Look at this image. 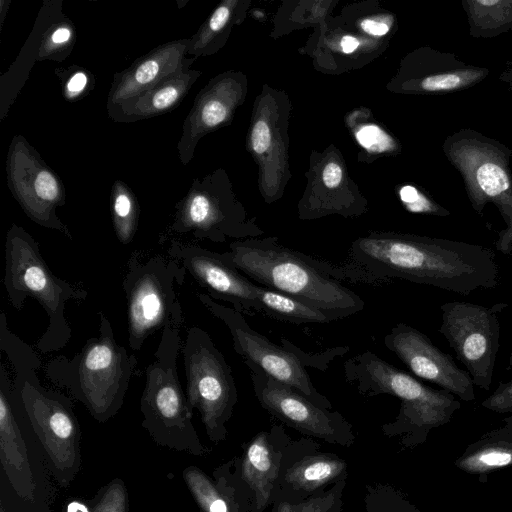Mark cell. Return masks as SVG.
Wrapping results in <instances>:
<instances>
[{"instance_id":"cell-22","label":"cell","mask_w":512,"mask_h":512,"mask_svg":"<svg viewBox=\"0 0 512 512\" xmlns=\"http://www.w3.org/2000/svg\"><path fill=\"white\" fill-rule=\"evenodd\" d=\"M90 509V512H128V492L123 480L114 478L101 487L90 501Z\"/></svg>"},{"instance_id":"cell-37","label":"cell","mask_w":512,"mask_h":512,"mask_svg":"<svg viewBox=\"0 0 512 512\" xmlns=\"http://www.w3.org/2000/svg\"><path fill=\"white\" fill-rule=\"evenodd\" d=\"M419 196L418 191L412 186H404L400 191L401 200L406 203L407 206L413 204Z\"/></svg>"},{"instance_id":"cell-21","label":"cell","mask_w":512,"mask_h":512,"mask_svg":"<svg viewBox=\"0 0 512 512\" xmlns=\"http://www.w3.org/2000/svg\"><path fill=\"white\" fill-rule=\"evenodd\" d=\"M175 53L163 50L152 57L146 58L122 81L114 92L113 99L123 100L133 97L134 94L140 93L155 82L158 77L168 73V68L172 64L167 63L177 60L171 59L172 56H175Z\"/></svg>"},{"instance_id":"cell-7","label":"cell","mask_w":512,"mask_h":512,"mask_svg":"<svg viewBox=\"0 0 512 512\" xmlns=\"http://www.w3.org/2000/svg\"><path fill=\"white\" fill-rule=\"evenodd\" d=\"M180 329L181 325H169L161 331L154 359L145 371L140 399L141 424L157 445L202 457L208 450L192 423V411L177 371Z\"/></svg>"},{"instance_id":"cell-18","label":"cell","mask_w":512,"mask_h":512,"mask_svg":"<svg viewBox=\"0 0 512 512\" xmlns=\"http://www.w3.org/2000/svg\"><path fill=\"white\" fill-rule=\"evenodd\" d=\"M257 303L259 313L292 324H325L333 320L321 310L283 294L257 284Z\"/></svg>"},{"instance_id":"cell-33","label":"cell","mask_w":512,"mask_h":512,"mask_svg":"<svg viewBox=\"0 0 512 512\" xmlns=\"http://www.w3.org/2000/svg\"><path fill=\"white\" fill-rule=\"evenodd\" d=\"M342 179V170L336 163H328L323 170V181L329 188L338 186Z\"/></svg>"},{"instance_id":"cell-8","label":"cell","mask_w":512,"mask_h":512,"mask_svg":"<svg viewBox=\"0 0 512 512\" xmlns=\"http://www.w3.org/2000/svg\"><path fill=\"white\" fill-rule=\"evenodd\" d=\"M186 270L175 260L153 255L145 260L134 252L122 282L127 302L128 346L139 351L145 341L169 325L183 324V313L175 290Z\"/></svg>"},{"instance_id":"cell-40","label":"cell","mask_w":512,"mask_h":512,"mask_svg":"<svg viewBox=\"0 0 512 512\" xmlns=\"http://www.w3.org/2000/svg\"><path fill=\"white\" fill-rule=\"evenodd\" d=\"M359 45L356 38L352 36H345L341 40V48L344 53H352Z\"/></svg>"},{"instance_id":"cell-34","label":"cell","mask_w":512,"mask_h":512,"mask_svg":"<svg viewBox=\"0 0 512 512\" xmlns=\"http://www.w3.org/2000/svg\"><path fill=\"white\" fill-rule=\"evenodd\" d=\"M229 14L230 11L226 6L217 8L209 20V28L212 31L222 29L229 18Z\"/></svg>"},{"instance_id":"cell-29","label":"cell","mask_w":512,"mask_h":512,"mask_svg":"<svg viewBox=\"0 0 512 512\" xmlns=\"http://www.w3.org/2000/svg\"><path fill=\"white\" fill-rule=\"evenodd\" d=\"M357 139L362 146L369 150L382 151L389 147L390 139L379 128L367 126L357 133Z\"/></svg>"},{"instance_id":"cell-42","label":"cell","mask_w":512,"mask_h":512,"mask_svg":"<svg viewBox=\"0 0 512 512\" xmlns=\"http://www.w3.org/2000/svg\"><path fill=\"white\" fill-rule=\"evenodd\" d=\"M509 365L512 366V347H511V352L509 355Z\"/></svg>"},{"instance_id":"cell-25","label":"cell","mask_w":512,"mask_h":512,"mask_svg":"<svg viewBox=\"0 0 512 512\" xmlns=\"http://www.w3.org/2000/svg\"><path fill=\"white\" fill-rule=\"evenodd\" d=\"M481 189L489 196H498L509 188V181L504 170L493 163L483 164L476 173Z\"/></svg>"},{"instance_id":"cell-35","label":"cell","mask_w":512,"mask_h":512,"mask_svg":"<svg viewBox=\"0 0 512 512\" xmlns=\"http://www.w3.org/2000/svg\"><path fill=\"white\" fill-rule=\"evenodd\" d=\"M361 27L368 34L375 35V36L385 35L389 30V27L387 24H385L383 22L371 20V19L363 20L361 23Z\"/></svg>"},{"instance_id":"cell-32","label":"cell","mask_w":512,"mask_h":512,"mask_svg":"<svg viewBox=\"0 0 512 512\" xmlns=\"http://www.w3.org/2000/svg\"><path fill=\"white\" fill-rule=\"evenodd\" d=\"M252 147L257 153H264L270 145V130L265 121L259 120L254 125L252 131Z\"/></svg>"},{"instance_id":"cell-39","label":"cell","mask_w":512,"mask_h":512,"mask_svg":"<svg viewBox=\"0 0 512 512\" xmlns=\"http://www.w3.org/2000/svg\"><path fill=\"white\" fill-rule=\"evenodd\" d=\"M70 36H71V32L68 28L60 27L53 32L51 39H52L53 43L61 44V43L68 41Z\"/></svg>"},{"instance_id":"cell-12","label":"cell","mask_w":512,"mask_h":512,"mask_svg":"<svg viewBox=\"0 0 512 512\" xmlns=\"http://www.w3.org/2000/svg\"><path fill=\"white\" fill-rule=\"evenodd\" d=\"M252 389L259 404L288 426L329 442L348 443L352 438L348 422L298 390L262 371L251 369Z\"/></svg>"},{"instance_id":"cell-9","label":"cell","mask_w":512,"mask_h":512,"mask_svg":"<svg viewBox=\"0 0 512 512\" xmlns=\"http://www.w3.org/2000/svg\"><path fill=\"white\" fill-rule=\"evenodd\" d=\"M186 374V399L189 409H197L209 439L218 443L227 433L238 400L230 365L202 328L188 329L182 347Z\"/></svg>"},{"instance_id":"cell-17","label":"cell","mask_w":512,"mask_h":512,"mask_svg":"<svg viewBox=\"0 0 512 512\" xmlns=\"http://www.w3.org/2000/svg\"><path fill=\"white\" fill-rule=\"evenodd\" d=\"M278 459L265 432L258 433L244 452L241 475L254 493L256 512L264 510L271 496L279 471Z\"/></svg>"},{"instance_id":"cell-16","label":"cell","mask_w":512,"mask_h":512,"mask_svg":"<svg viewBox=\"0 0 512 512\" xmlns=\"http://www.w3.org/2000/svg\"><path fill=\"white\" fill-rule=\"evenodd\" d=\"M502 423L469 444L454 461L455 467L486 483L492 472L512 466V416Z\"/></svg>"},{"instance_id":"cell-28","label":"cell","mask_w":512,"mask_h":512,"mask_svg":"<svg viewBox=\"0 0 512 512\" xmlns=\"http://www.w3.org/2000/svg\"><path fill=\"white\" fill-rule=\"evenodd\" d=\"M36 196L44 203H54L59 196L58 183L55 177L47 170H42L36 177L34 184Z\"/></svg>"},{"instance_id":"cell-43","label":"cell","mask_w":512,"mask_h":512,"mask_svg":"<svg viewBox=\"0 0 512 512\" xmlns=\"http://www.w3.org/2000/svg\"><path fill=\"white\" fill-rule=\"evenodd\" d=\"M0 512H7L3 505L0 506Z\"/></svg>"},{"instance_id":"cell-19","label":"cell","mask_w":512,"mask_h":512,"mask_svg":"<svg viewBox=\"0 0 512 512\" xmlns=\"http://www.w3.org/2000/svg\"><path fill=\"white\" fill-rule=\"evenodd\" d=\"M182 476L202 512H239L230 487L221 477L213 480L193 465L186 467Z\"/></svg>"},{"instance_id":"cell-27","label":"cell","mask_w":512,"mask_h":512,"mask_svg":"<svg viewBox=\"0 0 512 512\" xmlns=\"http://www.w3.org/2000/svg\"><path fill=\"white\" fill-rule=\"evenodd\" d=\"M333 503V495L326 494L300 504L281 503L278 512H330Z\"/></svg>"},{"instance_id":"cell-41","label":"cell","mask_w":512,"mask_h":512,"mask_svg":"<svg viewBox=\"0 0 512 512\" xmlns=\"http://www.w3.org/2000/svg\"><path fill=\"white\" fill-rule=\"evenodd\" d=\"M478 3L485 6H492L498 4L499 2L497 0H480Z\"/></svg>"},{"instance_id":"cell-23","label":"cell","mask_w":512,"mask_h":512,"mask_svg":"<svg viewBox=\"0 0 512 512\" xmlns=\"http://www.w3.org/2000/svg\"><path fill=\"white\" fill-rule=\"evenodd\" d=\"M186 88L183 79L170 80L160 88L148 91L139 100L145 99V105L138 108L143 113L159 112L168 109L177 102Z\"/></svg>"},{"instance_id":"cell-10","label":"cell","mask_w":512,"mask_h":512,"mask_svg":"<svg viewBox=\"0 0 512 512\" xmlns=\"http://www.w3.org/2000/svg\"><path fill=\"white\" fill-rule=\"evenodd\" d=\"M508 307L498 302L490 307L452 301L441 305L439 332L466 367L474 385L489 390L500 346V313Z\"/></svg>"},{"instance_id":"cell-30","label":"cell","mask_w":512,"mask_h":512,"mask_svg":"<svg viewBox=\"0 0 512 512\" xmlns=\"http://www.w3.org/2000/svg\"><path fill=\"white\" fill-rule=\"evenodd\" d=\"M462 78L457 74H441L425 78L422 88L428 91L453 89L461 85Z\"/></svg>"},{"instance_id":"cell-6","label":"cell","mask_w":512,"mask_h":512,"mask_svg":"<svg viewBox=\"0 0 512 512\" xmlns=\"http://www.w3.org/2000/svg\"><path fill=\"white\" fill-rule=\"evenodd\" d=\"M4 286L16 310L22 309L28 297L45 310L48 325L36 342L38 351L45 354L64 348L72 337L66 306L71 301H84L88 291L55 275L45 262L39 244L15 225L6 236Z\"/></svg>"},{"instance_id":"cell-14","label":"cell","mask_w":512,"mask_h":512,"mask_svg":"<svg viewBox=\"0 0 512 512\" xmlns=\"http://www.w3.org/2000/svg\"><path fill=\"white\" fill-rule=\"evenodd\" d=\"M386 348L417 377L432 382L463 401L475 400L474 384L468 372L435 346L418 329L397 323L384 337Z\"/></svg>"},{"instance_id":"cell-5","label":"cell","mask_w":512,"mask_h":512,"mask_svg":"<svg viewBox=\"0 0 512 512\" xmlns=\"http://www.w3.org/2000/svg\"><path fill=\"white\" fill-rule=\"evenodd\" d=\"M343 369L346 381L358 393L388 394L400 400L399 414L389 427L404 433L408 446L425 442L432 429L449 423L461 407L452 393L423 384L368 350L348 358Z\"/></svg>"},{"instance_id":"cell-4","label":"cell","mask_w":512,"mask_h":512,"mask_svg":"<svg viewBox=\"0 0 512 512\" xmlns=\"http://www.w3.org/2000/svg\"><path fill=\"white\" fill-rule=\"evenodd\" d=\"M98 336L86 340L72 358L60 355L45 367L47 377L82 403L100 423L123 406L137 358L115 339L112 324L98 312Z\"/></svg>"},{"instance_id":"cell-1","label":"cell","mask_w":512,"mask_h":512,"mask_svg":"<svg viewBox=\"0 0 512 512\" xmlns=\"http://www.w3.org/2000/svg\"><path fill=\"white\" fill-rule=\"evenodd\" d=\"M343 266L347 281L382 285L402 279L470 295L499 283L494 250L481 245L396 233L356 239Z\"/></svg>"},{"instance_id":"cell-38","label":"cell","mask_w":512,"mask_h":512,"mask_svg":"<svg viewBox=\"0 0 512 512\" xmlns=\"http://www.w3.org/2000/svg\"><path fill=\"white\" fill-rule=\"evenodd\" d=\"M408 209L413 212H426L431 211L432 208L429 201L420 195L413 204L408 206Z\"/></svg>"},{"instance_id":"cell-20","label":"cell","mask_w":512,"mask_h":512,"mask_svg":"<svg viewBox=\"0 0 512 512\" xmlns=\"http://www.w3.org/2000/svg\"><path fill=\"white\" fill-rule=\"evenodd\" d=\"M345 469L342 459L320 454L296 462L287 470L286 480L294 488L310 492L337 479Z\"/></svg>"},{"instance_id":"cell-24","label":"cell","mask_w":512,"mask_h":512,"mask_svg":"<svg viewBox=\"0 0 512 512\" xmlns=\"http://www.w3.org/2000/svg\"><path fill=\"white\" fill-rule=\"evenodd\" d=\"M280 345L292 351L305 368L311 367L321 372H324L336 357L343 356L349 351L348 346H338L319 353H307L287 338H281Z\"/></svg>"},{"instance_id":"cell-36","label":"cell","mask_w":512,"mask_h":512,"mask_svg":"<svg viewBox=\"0 0 512 512\" xmlns=\"http://www.w3.org/2000/svg\"><path fill=\"white\" fill-rule=\"evenodd\" d=\"M87 84V76L83 72L75 73L67 84L70 93H78L84 89Z\"/></svg>"},{"instance_id":"cell-31","label":"cell","mask_w":512,"mask_h":512,"mask_svg":"<svg viewBox=\"0 0 512 512\" xmlns=\"http://www.w3.org/2000/svg\"><path fill=\"white\" fill-rule=\"evenodd\" d=\"M226 116V107L221 102L213 100L203 106L200 120L206 127H214L221 123Z\"/></svg>"},{"instance_id":"cell-3","label":"cell","mask_w":512,"mask_h":512,"mask_svg":"<svg viewBox=\"0 0 512 512\" xmlns=\"http://www.w3.org/2000/svg\"><path fill=\"white\" fill-rule=\"evenodd\" d=\"M0 350L11 364L12 394L41 444L54 478L66 488L82 464L81 429L72 401L42 385L37 375L38 355L10 330L4 312L0 315Z\"/></svg>"},{"instance_id":"cell-13","label":"cell","mask_w":512,"mask_h":512,"mask_svg":"<svg viewBox=\"0 0 512 512\" xmlns=\"http://www.w3.org/2000/svg\"><path fill=\"white\" fill-rule=\"evenodd\" d=\"M167 254L212 299L228 302L242 314L259 313L257 284L232 265L225 252H215L198 244L172 239Z\"/></svg>"},{"instance_id":"cell-2","label":"cell","mask_w":512,"mask_h":512,"mask_svg":"<svg viewBox=\"0 0 512 512\" xmlns=\"http://www.w3.org/2000/svg\"><path fill=\"white\" fill-rule=\"evenodd\" d=\"M225 254L254 283L317 308L333 321L365 308L364 300L343 284V265L288 248L277 237L234 241Z\"/></svg>"},{"instance_id":"cell-26","label":"cell","mask_w":512,"mask_h":512,"mask_svg":"<svg viewBox=\"0 0 512 512\" xmlns=\"http://www.w3.org/2000/svg\"><path fill=\"white\" fill-rule=\"evenodd\" d=\"M481 406L496 413L512 412V378L501 382L495 391L484 399Z\"/></svg>"},{"instance_id":"cell-15","label":"cell","mask_w":512,"mask_h":512,"mask_svg":"<svg viewBox=\"0 0 512 512\" xmlns=\"http://www.w3.org/2000/svg\"><path fill=\"white\" fill-rule=\"evenodd\" d=\"M12 379L0 368V460L16 494L26 501L35 499L36 484L27 447L12 410Z\"/></svg>"},{"instance_id":"cell-11","label":"cell","mask_w":512,"mask_h":512,"mask_svg":"<svg viewBox=\"0 0 512 512\" xmlns=\"http://www.w3.org/2000/svg\"><path fill=\"white\" fill-rule=\"evenodd\" d=\"M199 301L227 327L235 352L243 359L249 370L262 371L275 380L303 393L317 404L330 409V401L313 385L311 378L299 358L289 349L277 345L255 331L244 314L218 303L206 293H197Z\"/></svg>"}]
</instances>
